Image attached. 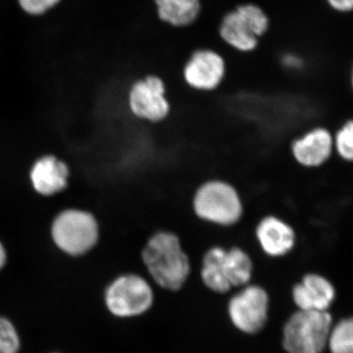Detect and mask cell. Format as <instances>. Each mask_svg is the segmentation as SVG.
<instances>
[{
    "mask_svg": "<svg viewBox=\"0 0 353 353\" xmlns=\"http://www.w3.org/2000/svg\"><path fill=\"white\" fill-rule=\"evenodd\" d=\"M141 259L153 282L164 290L182 289L192 273L189 254L181 236L172 230H159L148 239Z\"/></svg>",
    "mask_w": 353,
    "mask_h": 353,
    "instance_id": "1",
    "label": "cell"
},
{
    "mask_svg": "<svg viewBox=\"0 0 353 353\" xmlns=\"http://www.w3.org/2000/svg\"><path fill=\"white\" fill-rule=\"evenodd\" d=\"M190 210L204 224L227 229L240 224L245 205L233 183L215 176L196 185L190 196Z\"/></svg>",
    "mask_w": 353,
    "mask_h": 353,
    "instance_id": "2",
    "label": "cell"
},
{
    "mask_svg": "<svg viewBox=\"0 0 353 353\" xmlns=\"http://www.w3.org/2000/svg\"><path fill=\"white\" fill-rule=\"evenodd\" d=\"M270 29V19L255 4L236 6L221 20L219 36L223 43L239 53L257 50L260 39Z\"/></svg>",
    "mask_w": 353,
    "mask_h": 353,
    "instance_id": "3",
    "label": "cell"
},
{
    "mask_svg": "<svg viewBox=\"0 0 353 353\" xmlns=\"http://www.w3.org/2000/svg\"><path fill=\"white\" fill-rule=\"evenodd\" d=\"M333 324L329 311L297 310L283 329V347L288 353H322Z\"/></svg>",
    "mask_w": 353,
    "mask_h": 353,
    "instance_id": "4",
    "label": "cell"
},
{
    "mask_svg": "<svg viewBox=\"0 0 353 353\" xmlns=\"http://www.w3.org/2000/svg\"><path fill=\"white\" fill-rule=\"evenodd\" d=\"M103 303L114 317L130 319L150 311L154 303V292L143 276L123 274L105 288Z\"/></svg>",
    "mask_w": 353,
    "mask_h": 353,
    "instance_id": "5",
    "label": "cell"
},
{
    "mask_svg": "<svg viewBox=\"0 0 353 353\" xmlns=\"http://www.w3.org/2000/svg\"><path fill=\"white\" fill-rule=\"evenodd\" d=\"M51 236L61 252L71 256H81L97 245L99 226L90 213L66 210L60 213L53 222Z\"/></svg>",
    "mask_w": 353,
    "mask_h": 353,
    "instance_id": "6",
    "label": "cell"
},
{
    "mask_svg": "<svg viewBox=\"0 0 353 353\" xmlns=\"http://www.w3.org/2000/svg\"><path fill=\"white\" fill-rule=\"evenodd\" d=\"M228 76V62L221 53L208 48L194 50L183 64V83L197 94L219 90Z\"/></svg>",
    "mask_w": 353,
    "mask_h": 353,
    "instance_id": "7",
    "label": "cell"
},
{
    "mask_svg": "<svg viewBox=\"0 0 353 353\" xmlns=\"http://www.w3.org/2000/svg\"><path fill=\"white\" fill-rule=\"evenodd\" d=\"M129 106L137 118L152 124H159L168 119L172 104L163 79L157 75H148L137 81L130 90Z\"/></svg>",
    "mask_w": 353,
    "mask_h": 353,
    "instance_id": "8",
    "label": "cell"
},
{
    "mask_svg": "<svg viewBox=\"0 0 353 353\" xmlns=\"http://www.w3.org/2000/svg\"><path fill=\"white\" fill-rule=\"evenodd\" d=\"M230 320L239 331L248 334L259 333L266 325L269 296L257 285H246L229 301Z\"/></svg>",
    "mask_w": 353,
    "mask_h": 353,
    "instance_id": "9",
    "label": "cell"
},
{
    "mask_svg": "<svg viewBox=\"0 0 353 353\" xmlns=\"http://www.w3.org/2000/svg\"><path fill=\"white\" fill-rule=\"evenodd\" d=\"M290 152L294 163L301 168L306 170L322 168L334 154L333 132L322 125L308 128L292 139Z\"/></svg>",
    "mask_w": 353,
    "mask_h": 353,
    "instance_id": "10",
    "label": "cell"
},
{
    "mask_svg": "<svg viewBox=\"0 0 353 353\" xmlns=\"http://www.w3.org/2000/svg\"><path fill=\"white\" fill-rule=\"evenodd\" d=\"M254 236L260 250L271 259H282L294 250L297 233L282 216L268 213L262 216L254 227Z\"/></svg>",
    "mask_w": 353,
    "mask_h": 353,
    "instance_id": "11",
    "label": "cell"
},
{
    "mask_svg": "<svg viewBox=\"0 0 353 353\" xmlns=\"http://www.w3.org/2000/svg\"><path fill=\"white\" fill-rule=\"evenodd\" d=\"M292 301L299 310L329 311L336 299L331 281L317 273H308L292 289Z\"/></svg>",
    "mask_w": 353,
    "mask_h": 353,
    "instance_id": "12",
    "label": "cell"
},
{
    "mask_svg": "<svg viewBox=\"0 0 353 353\" xmlns=\"http://www.w3.org/2000/svg\"><path fill=\"white\" fill-rule=\"evenodd\" d=\"M68 176L67 165L51 155L39 159L31 171L32 187L43 196H52L64 190Z\"/></svg>",
    "mask_w": 353,
    "mask_h": 353,
    "instance_id": "13",
    "label": "cell"
},
{
    "mask_svg": "<svg viewBox=\"0 0 353 353\" xmlns=\"http://www.w3.org/2000/svg\"><path fill=\"white\" fill-rule=\"evenodd\" d=\"M227 248L221 245H213L204 252L201 260V278L208 289L217 294H226L232 290L227 278Z\"/></svg>",
    "mask_w": 353,
    "mask_h": 353,
    "instance_id": "14",
    "label": "cell"
},
{
    "mask_svg": "<svg viewBox=\"0 0 353 353\" xmlns=\"http://www.w3.org/2000/svg\"><path fill=\"white\" fill-rule=\"evenodd\" d=\"M158 19L174 28L194 24L201 12V0H154Z\"/></svg>",
    "mask_w": 353,
    "mask_h": 353,
    "instance_id": "15",
    "label": "cell"
},
{
    "mask_svg": "<svg viewBox=\"0 0 353 353\" xmlns=\"http://www.w3.org/2000/svg\"><path fill=\"white\" fill-rule=\"evenodd\" d=\"M225 265L228 281L232 289L250 284L254 267L252 256L246 250L236 245L227 248Z\"/></svg>",
    "mask_w": 353,
    "mask_h": 353,
    "instance_id": "16",
    "label": "cell"
},
{
    "mask_svg": "<svg viewBox=\"0 0 353 353\" xmlns=\"http://www.w3.org/2000/svg\"><path fill=\"white\" fill-rule=\"evenodd\" d=\"M327 347L331 353H353V321L345 318L333 324L330 331Z\"/></svg>",
    "mask_w": 353,
    "mask_h": 353,
    "instance_id": "17",
    "label": "cell"
},
{
    "mask_svg": "<svg viewBox=\"0 0 353 353\" xmlns=\"http://www.w3.org/2000/svg\"><path fill=\"white\" fill-rule=\"evenodd\" d=\"M334 152L343 163L353 160V122L352 118L343 121L333 132Z\"/></svg>",
    "mask_w": 353,
    "mask_h": 353,
    "instance_id": "18",
    "label": "cell"
},
{
    "mask_svg": "<svg viewBox=\"0 0 353 353\" xmlns=\"http://www.w3.org/2000/svg\"><path fill=\"white\" fill-rule=\"evenodd\" d=\"M21 347V336L15 325L0 315V353H19Z\"/></svg>",
    "mask_w": 353,
    "mask_h": 353,
    "instance_id": "19",
    "label": "cell"
},
{
    "mask_svg": "<svg viewBox=\"0 0 353 353\" xmlns=\"http://www.w3.org/2000/svg\"><path fill=\"white\" fill-rule=\"evenodd\" d=\"M60 0H18L21 8L31 15H41L57 6Z\"/></svg>",
    "mask_w": 353,
    "mask_h": 353,
    "instance_id": "20",
    "label": "cell"
},
{
    "mask_svg": "<svg viewBox=\"0 0 353 353\" xmlns=\"http://www.w3.org/2000/svg\"><path fill=\"white\" fill-rule=\"evenodd\" d=\"M332 10L338 13H352L353 0H325Z\"/></svg>",
    "mask_w": 353,
    "mask_h": 353,
    "instance_id": "21",
    "label": "cell"
},
{
    "mask_svg": "<svg viewBox=\"0 0 353 353\" xmlns=\"http://www.w3.org/2000/svg\"><path fill=\"white\" fill-rule=\"evenodd\" d=\"M6 261L7 254L6 248H4V246L2 245L1 243H0V271H1L2 269L4 268V266H6Z\"/></svg>",
    "mask_w": 353,
    "mask_h": 353,
    "instance_id": "22",
    "label": "cell"
}]
</instances>
